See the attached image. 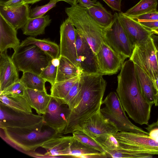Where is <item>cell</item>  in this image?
I'll use <instances>...</instances> for the list:
<instances>
[{
  "label": "cell",
  "instance_id": "28",
  "mask_svg": "<svg viewBox=\"0 0 158 158\" xmlns=\"http://www.w3.org/2000/svg\"><path fill=\"white\" fill-rule=\"evenodd\" d=\"M80 76L65 81L55 82L51 85L50 95L58 103L61 104V101L67 95L71 89L80 79Z\"/></svg>",
  "mask_w": 158,
  "mask_h": 158
},
{
  "label": "cell",
  "instance_id": "20",
  "mask_svg": "<svg viewBox=\"0 0 158 158\" xmlns=\"http://www.w3.org/2000/svg\"><path fill=\"white\" fill-rule=\"evenodd\" d=\"M17 30L0 14V53L12 48L15 50L20 43L17 37Z\"/></svg>",
  "mask_w": 158,
  "mask_h": 158
},
{
  "label": "cell",
  "instance_id": "35",
  "mask_svg": "<svg viewBox=\"0 0 158 158\" xmlns=\"http://www.w3.org/2000/svg\"><path fill=\"white\" fill-rule=\"evenodd\" d=\"M51 61L40 75L51 85L56 82L58 67L53 65Z\"/></svg>",
  "mask_w": 158,
  "mask_h": 158
},
{
  "label": "cell",
  "instance_id": "51",
  "mask_svg": "<svg viewBox=\"0 0 158 158\" xmlns=\"http://www.w3.org/2000/svg\"><path fill=\"white\" fill-rule=\"evenodd\" d=\"M6 0H0V1H5Z\"/></svg>",
  "mask_w": 158,
  "mask_h": 158
},
{
  "label": "cell",
  "instance_id": "48",
  "mask_svg": "<svg viewBox=\"0 0 158 158\" xmlns=\"http://www.w3.org/2000/svg\"><path fill=\"white\" fill-rule=\"evenodd\" d=\"M153 32L154 34H156L158 35V28L153 29L152 31Z\"/></svg>",
  "mask_w": 158,
  "mask_h": 158
},
{
  "label": "cell",
  "instance_id": "21",
  "mask_svg": "<svg viewBox=\"0 0 158 158\" xmlns=\"http://www.w3.org/2000/svg\"><path fill=\"white\" fill-rule=\"evenodd\" d=\"M24 95L31 108L40 115L45 113L52 98L46 90L39 91L29 88L26 89Z\"/></svg>",
  "mask_w": 158,
  "mask_h": 158
},
{
  "label": "cell",
  "instance_id": "42",
  "mask_svg": "<svg viewBox=\"0 0 158 158\" xmlns=\"http://www.w3.org/2000/svg\"><path fill=\"white\" fill-rule=\"evenodd\" d=\"M138 21L143 26L151 31L158 28V21L143 20Z\"/></svg>",
  "mask_w": 158,
  "mask_h": 158
},
{
  "label": "cell",
  "instance_id": "3",
  "mask_svg": "<svg viewBox=\"0 0 158 158\" xmlns=\"http://www.w3.org/2000/svg\"><path fill=\"white\" fill-rule=\"evenodd\" d=\"M2 129L4 138L7 142L26 152L35 151L58 134L44 121L28 127H8Z\"/></svg>",
  "mask_w": 158,
  "mask_h": 158
},
{
  "label": "cell",
  "instance_id": "40",
  "mask_svg": "<svg viewBox=\"0 0 158 158\" xmlns=\"http://www.w3.org/2000/svg\"><path fill=\"white\" fill-rule=\"evenodd\" d=\"M24 0H7L0 1V6L8 7H17L24 4Z\"/></svg>",
  "mask_w": 158,
  "mask_h": 158
},
{
  "label": "cell",
  "instance_id": "7",
  "mask_svg": "<svg viewBox=\"0 0 158 158\" xmlns=\"http://www.w3.org/2000/svg\"><path fill=\"white\" fill-rule=\"evenodd\" d=\"M104 106L100 110L106 118L114 123L119 131H129L144 134L149 133L133 124L127 116L118 97L115 92H110L103 100Z\"/></svg>",
  "mask_w": 158,
  "mask_h": 158
},
{
  "label": "cell",
  "instance_id": "11",
  "mask_svg": "<svg viewBox=\"0 0 158 158\" xmlns=\"http://www.w3.org/2000/svg\"><path fill=\"white\" fill-rule=\"evenodd\" d=\"M100 109L87 118L77 131H80L94 139L106 135H114L118 131L115 124L106 118Z\"/></svg>",
  "mask_w": 158,
  "mask_h": 158
},
{
  "label": "cell",
  "instance_id": "49",
  "mask_svg": "<svg viewBox=\"0 0 158 158\" xmlns=\"http://www.w3.org/2000/svg\"><path fill=\"white\" fill-rule=\"evenodd\" d=\"M156 53L158 64V51L156 49Z\"/></svg>",
  "mask_w": 158,
  "mask_h": 158
},
{
  "label": "cell",
  "instance_id": "1",
  "mask_svg": "<svg viewBox=\"0 0 158 158\" xmlns=\"http://www.w3.org/2000/svg\"><path fill=\"white\" fill-rule=\"evenodd\" d=\"M117 94L125 111L135 123L148 125L153 105L143 96L138 85L134 63H123L118 76Z\"/></svg>",
  "mask_w": 158,
  "mask_h": 158
},
{
  "label": "cell",
  "instance_id": "41",
  "mask_svg": "<svg viewBox=\"0 0 158 158\" xmlns=\"http://www.w3.org/2000/svg\"><path fill=\"white\" fill-rule=\"evenodd\" d=\"M112 9L121 12V2L122 0H102Z\"/></svg>",
  "mask_w": 158,
  "mask_h": 158
},
{
  "label": "cell",
  "instance_id": "31",
  "mask_svg": "<svg viewBox=\"0 0 158 158\" xmlns=\"http://www.w3.org/2000/svg\"><path fill=\"white\" fill-rule=\"evenodd\" d=\"M20 81L26 88L38 90L46 91V81L40 75L30 72L23 73Z\"/></svg>",
  "mask_w": 158,
  "mask_h": 158
},
{
  "label": "cell",
  "instance_id": "32",
  "mask_svg": "<svg viewBox=\"0 0 158 158\" xmlns=\"http://www.w3.org/2000/svg\"><path fill=\"white\" fill-rule=\"evenodd\" d=\"M81 82L80 78L61 101V104L67 105L70 110L74 108L78 105L81 98Z\"/></svg>",
  "mask_w": 158,
  "mask_h": 158
},
{
  "label": "cell",
  "instance_id": "37",
  "mask_svg": "<svg viewBox=\"0 0 158 158\" xmlns=\"http://www.w3.org/2000/svg\"><path fill=\"white\" fill-rule=\"evenodd\" d=\"M57 2H49L43 6H36L30 10L29 16L35 18L43 16L49 10L55 7Z\"/></svg>",
  "mask_w": 158,
  "mask_h": 158
},
{
  "label": "cell",
  "instance_id": "2",
  "mask_svg": "<svg viewBox=\"0 0 158 158\" xmlns=\"http://www.w3.org/2000/svg\"><path fill=\"white\" fill-rule=\"evenodd\" d=\"M99 73H82L81 98L77 106L70 110L64 134L77 130L83 122L101 108L106 82Z\"/></svg>",
  "mask_w": 158,
  "mask_h": 158
},
{
  "label": "cell",
  "instance_id": "9",
  "mask_svg": "<svg viewBox=\"0 0 158 158\" xmlns=\"http://www.w3.org/2000/svg\"><path fill=\"white\" fill-rule=\"evenodd\" d=\"M114 15L111 25L103 30L104 41L117 53L130 58L133 46L120 21L118 13L115 12Z\"/></svg>",
  "mask_w": 158,
  "mask_h": 158
},
{
  "label": "cell",
  "instance_id": "24",
  "mask_svg": "<svg viewBox=\"0 0 158 158\" xmlns=\"http://www.w3.org/2000/svg\"><path fill=\"white\" fill-rule=\"evenodd\" d=\"M56 82L69 80L83 73L81 70L66 58L60 56Z\"/></svg>",
  "mask_w": 158,
  "mask_h": 158
},
{
  "label": "cell",
  "instance_id": "38",
  "mask_svg": "<svg viewBox=\"0 0 158 158\" xmlns=\"http://www.w3.org/2000/svg\"><path fill=\"white\" fill-rule=\"evenodd\" d=\"M130 18L135 19L138 21L143 20L158 21V11L156 10L139 16Z\"/></svg>",
  "mask_w": 158,
  "mask_h": 158
},
{
  "label": "cell",
  "instance_id": "30",
  "mask_svg": "<svg viewBox=\"0 0 158 158\" xmlns=\"http://www.w3.org/2000/svg\"><path fill=\"white\" fill-rule=\"evenodd\" d=\"M157 0H140L123 14L128 17L139 16L156 10Z\"/></svg>",
  "mask_w": 158,
  "mask_h": 158
},
{
  "label": "cell",
  "instance_id": "23",
  "mask_svg": "<svg viewBox=\"0 0 158 158\" xmlns=\"http://www.w3.org/2000/svg\"><path fill=\"white\" fill-rule=\"evenodd\" d=\"M51 21L48 15L35 18H30L22 28L23 34L33 37L43 34L46 27L49 25Z\"/></svg>",
  "mask_w": 158,
  "mask_h": 158
},
{
  "label": "cell",
  "instance_id": "47",
  "mask_svg": "<svg viewBox=\"0 0 158 158\" xmlns=\"http://www.w3.org/2000/svg\"><path fill=\"white\" fill-rule=\"evenodd\" d=\"M153 84L156 92V95L158 97V78L156 80Z\"/></svg>",
  "mask_w": 158,
  "mask_h": 158
},
{
  "label": "cell",
  "instance_id": "10",
  "mask_svg": "<svg viewBox=\"0 0 158 158\" xmlns=\"http://www.w3.org/2000/svg\"><path fill=\"white\" fill-rule=\"evenodd\" d=\"M42 115L13 109L0 103V127L23 128L44 121Z\"/></svg>",
  "mask_w": 158,
  "mask_h": 158
},
{
  "label": "cell",
  "instance_id": "27",
  "mask_svg": "<svg viewBox=\"0 0 158 158\" xmlns=\"http://www.w3.org/2000/svg\"><path fill=\"white\" fill-rule=\"evenodd\" d=\"M87 10L91 16L104 28L108 27L113 21L114 15L106 10L99 1Z\"/></svg>",
  "mask_w": 158,
  "mask_h": 158
},
{
  "label": "cell",
  "instance_id": "44",
  "mask_svg": "<svg viewBox=\"0 0 158 158\" xmlns=\"http://www.w3.org/2000/svg\"><path fill=\"white\" fill-rule=\"evenodd\" d=\"M60 1H64L71 5H75L77 3V0H50V2H57Z\"/></svg>",
  "mask_w": 158,
  "mask_h": 158
},
{
  "label": "cell",
  "instance_id": "15",
  "mask_svg": "<svg viewBox=\"0 0 158 158\" xmlns=\"http://www.w3.org/2000/svg\"><path fill=\"white\" fill-rule=\"evenodd\" d=\"M67 105L58 103L52 98L42 116L46 124L57 134L64 133L69 112Z\"/></svg>",
  "mask_w": 158,
  "mask_h": 158
},
{
  "label": "cell",
  "instance_id": "4",
  "mask_svg": "<svg viewBox=\"0 0 158 158\" xmlns=\"http://www.w3.org/2000/svg\"><path fill=\"white\" fill-rule=\"evenodd\" d=\"M65 13L77 30L84 37L96 54L104 41L103 30L91 16L87 8L77 3L66 7Z\"/></svg>",
  "mask_w": 158,
  "mask_h": 158
},
{
  "label": "cell",
  "instance_id": "18",
  "mask_svg": "<svg viewBox=\"0 0 158 158\" xmlns=\"http://www.w3.org/2000/svg\"><path fill=\"white\" fill-rule=\"evenodd\" d=\"M73 138V136H62L58 134L42 145L46 152L44 155L51 156H69L70 147Z\"/></svg>",
  "mask_w": 158,
  "mask_h": 158
},
{
  "label": "cell",
  "instance_id": "25",
  "mask_svg": "<svg viewBox=\"0 0 158 158\" xmlns=\"http://www.w3.org/2000/svg\"><path fill=\"white\" fill-rule=\"evenodd\" d=\"M20 45H35L52 58H59L60 55V46L48 39H39L30 36L22 41Z\"/></svg>",
  "mask_w": 158,
  "mask_h": 158
},
{
  "label": "cell",
  "instance_id": "14",
  "mask_svg": "<svg viewBox=\"0 0 158 158\" xmlns=\"http://www.w3.org/2000/svg\"><path fill=\"white\" fill-rule=\"evenodd\" d=\"M76 28L68 18L60 27V55L63 56L78 67L76 46Z\"/></svg>",
  "mask_w": 158,
  "mask_h": 158
},
{
  "label": "cell",
  "instance_id": "26",
  "mask_svg": "<svg viewBox=\"0 0 158 158\" xmlns=\"http://www.w3.org/2000/svg\"><path fill=\"white\" fill-rule=\"evenodd\" d=\"M69 156L85 158L107 157L106 153L90 148L74 138L70 146Z\"/></svg>",
  "mask_w": 158,
  "mask_h": 158
},
{
  "label": "cell",
  "instance_id": "29",
  "mask_svg": "<svg viewBox=\"0 0 158 158\" xmlns=\"http://www.w3.org/2000/svg\"><path fill=\"white\" fill-rule=\"evenodd\" d=\"M0 102L13 109L32 112V108L24 95H0Z\"/></svg>",
  "mask_w": 158,
  "mask_h": 158
},
{
  "label": "cell",
  "instance_id": "5",
  "mask_svg": "<svg viewBox=\"0 0 158 158\" xmlns=\"http://www.w3.org/2000/svg\"><path fill=\"white\" fill-rule=\"evenodd\" d=\"M114 136L119 143L116 150L133 158H152L158 155V142L149 135L123 131H118Z\"/></svg>",
  "mask_w": 158,
  "mask_h": 158
},
{
  "label": "cell",
  "instance_id": "12",
  "mask_svg": "<svg viewBox=\"0 0 158 158\" xmlns=\"http://www.w3.org/2000/svg\"><path fill=\"white\" fill-rule=\"evenodd\" d=\"M76 46L78 67L82 73H99L96 54L84 37L77 29Z\"/></svg>",
  "mask_w": 158,
  "mask_h": 158
},
{
  "label": "cell",
  "instance_id": "43",
  "mask_svg": "<svg viewBox=\"0 0 158 158\" xmlns=\"http://www.w3.org/2000/svg\"><path fill=\"white\" fill-rule=\"evenodd\" d=\"M96 0H77V3L81 6L88 9L95 5Z\"/></svg>",
  "mask_w": 158,
  "mask_h": 158
},
{
  "label": "cell",
  "instance_id": "6",
  "mask_svg": "<svg viewBox=\"0 0 158 158\" xmlns=\"http://www.w3.org/2000/svg\"><path fill=\"white\" fill-rule=\"evenodd\" d=\"M11 58L18 71L40 75L52 59L34 45H21L14 51Z\"/></svg>",
  "mask_w": 158,
  "mask_h": 158
},
{
  "label": "cell",
  "instance_id": "16",
  "mask_svg": "<svg viewBox=\"0 0 158 158\" xmlns=\"http://www.w3.org/2000/svg\"><path fill=\"white\" fill-rule=\"evenodd\" d=\"M118 13L120 21L133 47L135 44L146 40L154 34L137 20L125 15L122 12Z\"/></svg>",
  "mask_w": 158,
  "mask_h": 158
},
{
  "label": "cell",
  "instance_id": "19",
  "mask_svg": "<svg viewBox=\"0 0 158 158\" xmlns=\"http://www.w3.org/2000/svg\"><path fill=\"white\" fill-rule=\"evenodd\" d=\"M28 4L8 7L0 6V14L17 30L22 28L30 18Z\"/></svg>",
  "mask_w": 158,
  "mask_h": 158
},
{
  "label": "cell",
  "instance_id": "34",
  "mask_svg": "<svg viewBox=\"0 0 158 158\" xmlns=\"http://www.w3.org/2000/svg\"><path fill=\"white\" fill-rule=\"evenodd\" d=\"M106 151L116 149L119 146V143L114 136L106 135L94 139Z\"/></svg>",
  "mask_w": 158,
  "mask_h": 158
},
{
  "label": "cell",
  "instance_id": "13",
  "mask_svg": "<svg viewBox=\"0 0 158 158\" xmlns=\"http://www.w3.org/2000/svg\"><path fill=\"white\" fill-rule=\"evenodd\" d=\"M99 73L111 75L121 69L126 58L114 51L103 41L97 53Z\"/></svg>",
  "mask_w": 158,
  "mask_h": 158
},
{
  "label": "cell",
  "instance_id": "46",
  "mask_svg": "<svg viewBox=\"0 0 158 158\" xmlns=\"http://www.w3.org/2000/svg\"><path fill=\"white\" fill-rule=\"evenodd\" d=\"M42 0H24V4H33L37 2H38Z\"/></svg>",
  "mask_w": 158,
  "mask_h": 158
},
{
  "label": "cell",
  "instance_id": "22",
  "mask_svg": "<svg viewBox=\"0 0 158 158\" xmlns=\"http://www.w3.org/2000/svg\"><path fill=\"white\" fill-rule=\"evenodd\" d=\"M135 64L138 82L141 93L149 102L158 105V97L153 82L149 77L138 65Z\"/></svg>",
  "mask_w": 158,
  "mask_h": 158
},
{
  "label": "cell",
  "instance_id": "45",
  "mask_svg": "<svg viewBox=\"0 0 158 158\" xmlns=\"http://www.w3.org/2000/svg\"><path fill=\"white\" fill-rule=\"evenodd\" d=\"M151 37L153 40L155 48L158 51V36L153 34L151 35Z\"/></svg>",
  "mask_w": 158,
  "mask_h": 158
},
{
  "label": "cell",
  "instance_id": "8",
  "mask_svg": "<svg viewBox=\"0 0 158 158\" xmlns=\"http://www.w3.org/2000/svg\"><path fill=\"white\" fill-rule=\"evenodd\" d=\"M156 49L151 36L146 40L134 45L129 59L140 68L153 83L158 78Z\"/></svg>",
  "mask_w": 158,
  "mask_h": 158
},
{
  "label": "cell",
  "instance_id": "50",
  "mask_svg": "<svg viewBox=\"0 0 158 158\" xmlns=\"http://www.w3.org/2000/svg\"><path fill=\"white\" fill-rule=\"evenodd\" d=\"M156 123L157 124H158V120L157 121V122H156Z\"/></svg>",
  "mask_w": 158,
  "mask_h": 158
},
{
  "label": "cell",
  "instance_id": "36",
  "mask_svg": "<svg viewBox=\"0 0 158 158\" xmlns=\"http://www.w3.org/2000/svg\"><path fill=\"white\" fill-rule=\"evenodd\" d=\"M26 88L20 80L0 92V95H23Z\"/></svg>",
  "mask_w": 158,
  "mask_h": 158
},
{
  "label": "cell",
  "instance_id": "17",
  "mask_svg": "<svg viewBox=\"0 0 158 158\" xmlns=\"http://www.w3.org/2000/svg\"><path fill=\"white\" fill-rule=\"evenodd\" d=\"M18 71L7 51L0 53V92L20 81Z\"/></svg>",
  "mask_w": 158,
  "mask_h": 158
},
{
  "label": "cell",
  "instance_id": "39",
  "mask_svg": "<svg viewBox=\"0 0 158 158\" xmlns=\"http://www.w3.org/2000/svg\"><path fill=\"white\" fill-rule=\"evenodd\" d=\"M148 131L149 135L153 139L158 142V124L156 122L148 125L145 128Z\"/></svg>",
  "mask_w": 158,
  "mask_h": 158
},
{
  "label": "cell",
  "instance_id": "33",
  "mask_svg": "<svg viewBox=\"0 0 158 158\" xmlns=\"http://www.w3.org/2000/svg\"><path fill=\"white\" fill-rule=\"evenodd\" d=\"M72 133L74 139L90 148L102 153H106L103 148L98 143L82 131H76Z\"/></svg>",
  "mask_w": 158,
  "mask_h": 158
}]
</instances>
